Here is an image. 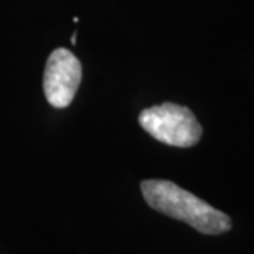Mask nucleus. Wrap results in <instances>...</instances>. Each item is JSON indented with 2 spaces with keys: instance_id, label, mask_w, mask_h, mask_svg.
<instances>
[{
  "instance_id": "nucleus-4",
  "label": "nucleus",
  "mask_w": 254,
  "mask_h": 254,
  "mask_svg": "<svg viewBox=\"0 0 254 254\" xmlns=\"http://www.w3.org/2000/svg\"><path fill=\"white\" fill-rule=\"evenodd\" d=\"M75 38H77V35H72V38H71V43H72V45H75Z\"/></svg>"
},
{
  "instance_id": "nucleus-1",
  "label": "nucleus",
  "mask_w": 254,
  "mask_h": 254,
  "mask_svg": "<svg viewBox=\"0 0 254 254\" xmlns=\"http://www.w3.org/2000/svg\"><path fill=\"white\" fill-rule=\"evenodd\" d=\"M146 203L156 212L181 220L203 235H221L231 230V218L171 181L141 182Z\"/></svg>"
},
{
  "instance_id": "nucleus-3",
  "label": "nucleus",
  "mask_w": 254,
  "mask_h": 254,
  "mask_svg": "<svg viewBox=\"0 0 254 254\" xmlns=\"http://www.w3.org/2000/svg\"><path fill=\"white\" fill-rule=\"evenodd\" d=\"M82 79L79 59L66 48H58L50 55L43 75V90L46 100L56 109L71 105Z\"/></svg>"
},
{
  "instance_id": "nucleus-2",
  "label": "nucleus",
  "mask_w": 254,
  "mask_h": 254,
  "mask_svg": "<svg viewBox=\"0 0 254 254\" xmlns=\"http://www.w3.org/2000/svg\"><path fill=\"white\" fill-rule=\"evenodd\" d=\"M139 125L154 139L176 148H190L202 138V127L192 110L171 102L143 110Z\"/></svg>"
}]
</instances>
